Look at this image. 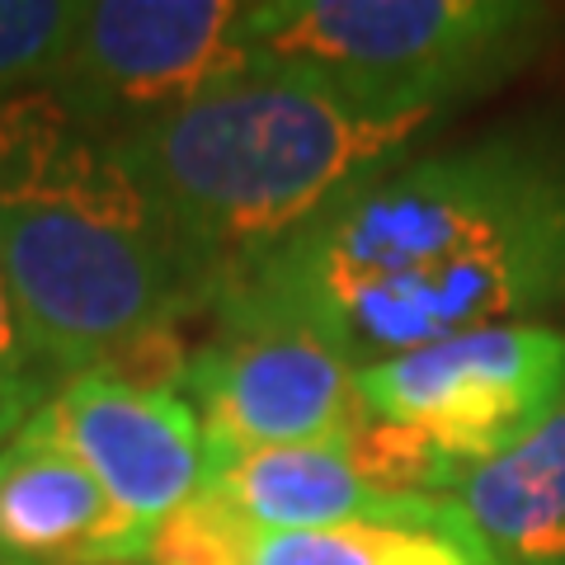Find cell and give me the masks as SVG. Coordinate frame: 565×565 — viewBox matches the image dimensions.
I'll return each instance as SVG.
<instances>
[{
    "mask_svg": "<svg viewBox=\"0 0 565 565\" xmlns=\"http://www.w3.org/2000/svg\"><path fill=\"white\" fill-rule=\"evenodd\" d=\"M316 330L353 367L565 311V132L504 128L405 156L226 292Z\"/></svg>",
    "mask_w": 565,
    "mask_h": 565,
    "instance_id": "cell-1",
    "label": "cell"
},
{
    "mask_svg": "<svg viewBox=\"0 0 565 565\" xmlns=\"http://www.w3.org/2000/svg\"><path fill=\"white\" fill-rule=\"evenodd\" d=\"M0 269L57 382L199 316L170 222L62 90L0 99Z\"/></svg>",
    "mask_w": 565,
    "mask_h": 565,
    "instance_id": "cell-2",
    "label": "cell"
},
{
    "mask_svg": "<svg viewBox=\"0 0 565 565\" xmlns=\"http://www.w3.org/2000/svg\"><path fill=\"white\" fill-rule=\"evenodd\" d=\"M434 128V114H377L269 71L118 141L161 203L207 316Z\"/></svg>",
    "mask_w": 565,
    "mask_h": 565,
    "instance_id": "cell-3",
    "label": "cell"
},
{
    "mask_svg": "<svg viewBox=\"0 0 565 565\" xmlns=\"http://www.w3.org/2000/svg\"><path fill=\"white\" fill-rule=\"evenodd\" d=\"M556 29L527 0H250V39L278 76L377 114H452L504 85Z\"/></svg>",
    "mask_w": 565,
    "mask_h": 565,
    "instance_id": "cell-4",
    "label": "cell"
},
{
    "mask_svg": "<svg viewBox=\"0 0 565 565\" xmlns=\"http://www.w3.org/2000/svg\"><path fill=\"white\" fill-rule=\"evenodd\" d=\"M353 396L363 419L429 438L471 481L565 401V330L533 321L452 334L353 367Z\"/></svg>",
    "mask_w": 565,
    "mask_h": 565,
    "instance_id": "cell-5",
    "label": "cell"
},
{
    "mask_svg": "<svg viewBox=\"0 0 565 565\" xmlns=\"http://www.w3.org/2000/svg\"><path fill=\"white\" fill-rule=\"evenodd\" d=\"M255 76L250 0H90L52 90L122 137Z\"/></svg>",
    "mask_w": 565,
    "mask_h": 565,
    "instance_id": "cell-6",
    "label": "cell"
},
{
    "mask_svg": "<svg viewBox=\"0 0 565 565\" xmlns=\"http://www.w3.org/2000/svg\"><path fill=\"white\" fill-rule=\"evenodd\" d=\"M180 396L199 415L207 448H334L363 419L344 353L255 302L207 311Z\"/></svg>",
    "mask_w": 565,
    "mask_h": 565,
    "instance_id": "cell-7",
    "label": "cell"
},
{
    "mask_svg": "<svg viewBox=\"0 0 565 565\" xmlns=\"http://www.w3.org/2000/svg\"><path fill=\"white\" fill-rule=\"evenodd\" d=\"M71 452L128 519L156 527L207 481V438L180 392H147L109 373L66 377L43 405Z\"/></svg>",
    "mask_w": 565,
    "mask_h": 565,
    "instance_id": "cell-8",
    "label": "cell"
},
{
    "mask_svg": "<svg viewBox=\"0 0 565 565\" xmlns=\"http://www.w3.org/2000/svg\"><path fill=\"white\" fill-rule=\"evenodd\" d=\"M147 542L47 411L0 444V565H137Z\"/></svg>",
    "mask_w": 565,
    "mask_h": 565,
    "instance_id": "cell-9",
    "label": "cell"
},
{
    "mask_svg": "<svg viewBox=\"0 0 565 565\" xmlns=\"http://www.w3.org/2000/svg\"><path fill=\"white\" fill-rule=\"evenodd\" d=\"M207 494L259 533H321L349 523H438L457 514L452 494L386 490L340 448H207Z\"/></svg>",
    "mask_w": 565,
    "mask_h": 565,
    "instance_id": "cell-10",
    "label": "cell"
},
{
    "mask_svg": "<svg viewBox=\"0 0 565 565\" xmlns=\"http://www.w3.org/2000/svg\"><path fill=\"white\" fill-rule=\"evenodd\" d=\"M452 500L500 565H565V401Z\"/></svg>",
    "mask_w": 565,
    "mask_h": 565,
    "instance_id": "cell-11",
    "label": "cell"
},
{
    "mask_svg": "<svg viewBox=\"0 0 565 565\" xmlns=\"http://www.w3.org/2000/svg\"><path fill=\"white\" fill-rule=\"evenodd\" d=\"M457 504V500H452ZM255 565H500L467 514L438 523H349L321 533H264Z\"/></svg>",
    "mask_w": 565,
    "mask_h": 565,
    "instance_id": "cell-12",
    "label": "cell"
},
{
    "mask_svg": "<svg viewBox=\"0 0 565 565\" xmlns=\"http://www.w3.org/2000/svg\"><path fill=\"white\" fill-rule=\"evenodd\" d=\"M81 10L76 0H0V99L57 85Z\"/></svg>",
    "mask_w": 565,
    "mask_h": 565,
    "instance_id": "cell-13",
    "label": "cell"
},
{
    "mask_svg": "<svg viewBox=\"0 0 565 565\" xmlns=\"http://www.w3.org/2000/svg\"><path fill=\"white\" fill-rule=\"evenodd\" d=\"M259 527L241 519L217 494L199 490L184 509L151 527V542L137 565H255Z\"/></svg>",
    "mask_w": 565,
    "mask_h": 565,
    "instance_id": "cell-14",
    "label": "cell"
},
{
    "mask_svg": "<svg viewBox=\"0 0 565 565\" xmlns=\"http://www.w3.org/2000/svg\"><path fill=\"white\" fill-rule=\"evenodd\" d=\"M57 386L62 382L43 367L39 349L29 340L24 316H20V302L10 292V278L0 269V444H10L52 401Z\"/></svg>",
    "mask_w": 565,
    "mask_h": 565,
    "instance_id": "cell-15",
    "label": "cell"
}]
</instances>
